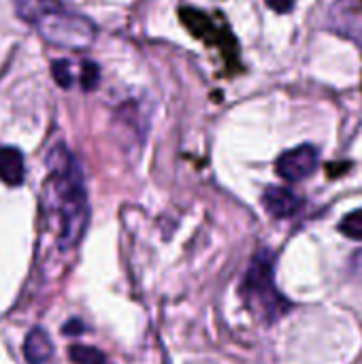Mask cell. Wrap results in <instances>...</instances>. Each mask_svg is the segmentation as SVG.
<instances>
[{"instance_id": "9", "label": "cell", "mask_w": 362, "mask_h": 364, "mask_svg": "<svg viewBox=\"0 0 362 364\" xmlns=\"http://www.w3.org/2000/svg\"><path fill=\"white\" fill-rule=\"evenodd\" d=\"M68 358L75 364H105L107 358L100 350L87 346H73L68 350Z\"/></svg>"}, {"instance_id": "6", "label": "cell", "mask_w": 362, "mask_h": 364, "mask_svg": "<svg viewBox=\"0 0 362 364\" xmlns=\"http://www.w3.org/2000/svg\"><path fill=\"white\" fill-rule=\"evenodd\" d=\"M23 175L26 166L21 151L15 147H0V181L6 186H19Z\"/></svg>"}, {"instance_id": "4", "label": "cell", "mask_w": 362, "mask_h": 364, "mask_svg": "<svg viewBox=\"0 0 362 364\" xmlns=\"http://www.w3.org/2000/svg\"><path fill=\"white\" fill-rule=\"evenodd\" d=\"M318 160H320V154L314 145H299L294 149H288L284 151L280 158H277V175L284 177L286 181H303L307 177H312L318 168Z\"/></svg>"}, {"instance_id": "11", "label": "cell", "mask_w": 362, "mask_h": 364, "mask_svg": "<svg viewBox=\"0 0 362 364\" xmlns=\"http://www.w3.org/2000/svg\"><path fill=\"white\" fill-rule=\"evenodd\" d=\"M51 73H53V79L58 81L60 87H70L73 85V70H70V64L66 60H55L51 64Z\"/></svg>"}, {"instance_id": "15", "label": "cell", "mask_w": 362, "mask_h": 364, "mask_svg": "<svg viewBox=\"0 0 362 364\" xmlns=\"http://www.w3.org/2000/svg\"><path fill=\"white\" fill-rule=\"evenodd\" d=\"M354 267H356V271L362 275V252L356 256V258H354Z\"/></svg>"}, {"instance_id": "8", "label": "cell", "mask_w": 362, "mask_h": 364, "mask_svg": "<svg viewBox=\"0 0 362 364\" xmlns=\"http://www.w3.org/2000/svg\"><path fill=\"white\" fill-rule=\"evenodd\" d=\"M15 6H17V13L30 21V23H36L38 19H43L47 13L55 11L62 6L60 0H15Z\"/></svg>"}, {"instance_id": "2", "label": "cell", "mask_w": 362, "mask_h": 364, "mask_svg": "<svg viewBox=\"0 0 362 364\" xmlns=\"http://www.w3.org/2000/svg\"><path fill=\"white\" fill-rule=\"evenodd\" d=\"M243 299L247 307L267 324H273L290 309V303L277 292L273 282V256L269 252H260L243 279Z\"/></svg>"}, {"instance_id": "12", "label": "cell", "mask_w": 362, "mask_h": 364, "mask_svg": "<svg viewBox=\"0 0 362 364\" xmlns=\"http://www.w3.org/2000/svg\"><path fill=\"white\" fill-rule=\"evenodd\" d=\"M98 79H100L98 66L94 62H83V66H81V85H83V90H94L98 85Z\"/></svg>"}, {"instance_id": "1", "label": "cell", "mask_w": 362, "mask_h": 364, "mask_svg": "<svg viewBox=\"0 0 362 364\" xmlns=\"http://www.w3.org/2000/svg\"><path fill=\"white\" fill-rule=\"evenodd\" d=\"M47 168H49L47 198H49V211L55 224L58 245L62 250H68L79 243L90 220V205H87L83 173L75 156L62 145L49 151Z\"/></svg>"}, {"instance_id": "3", "label": "cell", "mask_w": 362, "mask_h": 364, "mask_svg": "<svg viewBox=\"0 0 362 364\" xmlns=\"http://www.w3.org/2000/svg\"><path fill=\"white\" fill-rule=\"evenodd\" d=\"M38 32L43 34L45 41L58 45V47H68V49H85L92 45L96 30L90 19H83L75 13H66L62 6L47 13L43 19L34 23Z\"/></svg>"}, {"instance_id": "5", "label": "cell", "mask_w": 362, "mask_h": 364, "mask_svg": "<svg viewBox=\"0 0 362 364\" xmlns=\"http://www.w3.org/2000/svg\"><path fill=\"white\" fill-rule=\"evenodd\" d=\"M262 205L269 211V215L273 218H290L294 215L303 200L290 190V188H282V186H269L262 194Z\"/></svg>"}, {"instance_id": "10", "label": "cell", "mask_w": 362, "mask_h": 364, "mask_svg": "<svg viewBox=\"0 0 362 364\" xmlns=\"http://www.w3.org/2000/svg\"><path fill=\"white\" fill-rule=\"evenodd\" d=\"M339 230H341L348 239L362 241V209H356V211L348 213V215L341 220Z\"/></svg>"}, {"instance_id": "13", "label": "cell", "mask_w": 362, "mask_h": 364, "mask_svg": "<svg viewBox=\"0 0 362 364\" xmlns=\"http://www.w3.org/2000/svg\"><path fill=\"white\" fill-rule=\"evenodd\" d=\"M273 11H277V13H288V11H292V6H294V2L297 0H265Z\"/></svg>"}, {"instance_id": "14", "label": "cell", "mask_w": 362, "mask_h": 364, "mask_svg": "<svg viewBox=\"0 0 362 364\" xmlns=\"http://www.w3.org/2000/svg\"><path fill=\"white\" fill-rule=\"evenodd\" d=\"M83 333V324L79 320H73L68 324H64V335H81Z\"/></svg>"}, {"instance_id": "7", "label": "cell", "mask_w": 362, "mask_h": 364, "mask_svg": "<svg viewBox=\"0 0 362 364\" xmlns=\"http://www.w3.org/2000/svg\"><path fill=\"white\" fill-rule=\"evenodd\" d=\"M53 354V346L43 328H32L23 341V358L28 364L47 363Z\"/></svg>"}]
</instances>
